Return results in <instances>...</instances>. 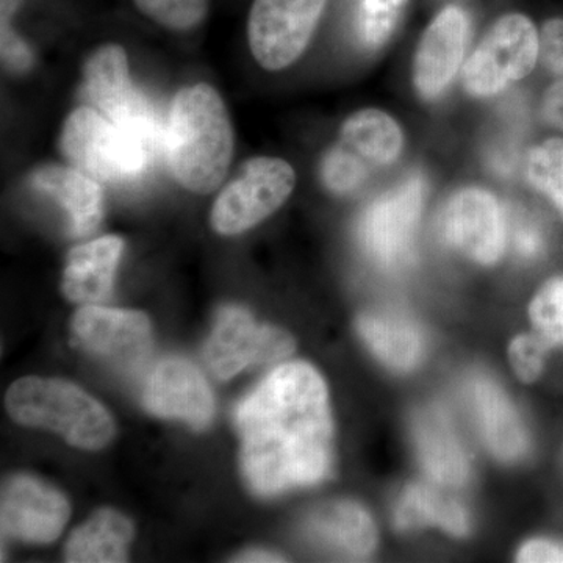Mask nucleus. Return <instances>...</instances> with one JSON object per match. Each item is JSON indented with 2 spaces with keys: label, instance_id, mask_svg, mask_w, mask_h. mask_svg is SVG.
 Here are the masks:
<instances>
[{
  "label": "nucleus",
  "instance_id": "obj_16",
  "mask_svg": "<svg viewBox=\"0 0 563 563\" xmlns=\"http://www.w3.org/2000/svg\"><path fill=\"white\" fill-rule=\"evenodd\" d=\"M31 181L36 190L60 203L74 236L96 231L103 214V192L98 180L69 166L43 165L32 173Z\"/></svg>",
  "mask_w": 563,
  "mask_h": 563
},
{
  "label": "nucleus",
  "instance_id": "obj_33",
  "mask_svg": "<svg viewBox=\"0 0 563 563\" xmlns=\"http://www.w3.org/2000/svg\"><path fill=\"white\" fill-rule=\"evenodd\" d=\"M542 114L548 124L563 132V79L555 81L544 92Z\"/></svg>",
  "mask_w": 563,
  "mask_h": 563
},
{
  "label": "nucleus",
  "instance_id": "obj_29",
  "mask_svg": "<svg viewBox=\"0 0 563 563\" xmlns=\"http://www.w3.org/2000/svg\"><path fill=\"white\" fill-rule=\"evenodd\" d=\"M531 320L550 343H563V279L544 284L531 303Z\"/></svg>",
  "mask_w": 563,
  "mask_h": 563
},
{
  "label": "nucleus",
  "instance_id": "obj_24",
  "mask_svg": "<svg viewBox=\"0 0 563 563\" xmlns=\"http://www.w3.org/2000/svg\"><path fill=\"white\" fill-rule=\"evenodd\" d=\"M395 523L401 531L437 525L454 536H465L470 529L468 515L461 504L422 484L412 485L404 493Z\"/></svg>",
  "mask_w": 563,
  "mask_h": 563
},
{
  "label": "nucleus",
  "instance_id": "obj_6",
  "mask_svg": "<svg viewBox=\"0 0 563 563\" xmlns=\"http://www.w3.org/2000/svg\"><path fill=\"white\" fill-rule=\"evenodd\" d=\"M296 185L290 163L255 157L244 163L213 203L211 228L221 235H239L282 207Z\"/></svg>",
  "mask_w": 563,
  "mask_h": 563
},
{
  "label": "nucleus",
  "instance_id": "obj_21",
  "mask_svg": "<svg viewBox=\"0 0 563 563\" xmlns=\"http://www.w3.org/2000/svg\"><path fill=\"white\" fill-rule=\"evenodd\" d=\"M133 526L113 509L98 510L70 536L66 561L74 563H114L128 561Z\"/></svg>",
  "mask_w": 563,
  "mask_h": 563
},
{
  "label": "nucleus",
  "instance_id": "obj_34",
  "mask_svg": "<svg viewBox=\"0 0 563 563\" xmlns=\"http://www.w3.org/2000/svg\"><path fill=\"white\" fill-rule=\"evenodd\" d=\"M520 562H563V548L559 544L536 540L526 543L518 554Z\"/></svg>",
  "mask_w": 563,
  "mask_h": 563
},
{
  "label": "nucleus",
  "instance_id": "obj_1",
  "mask_svg": "<svg viewBox=\"0 0 563 563\" xmlns=\"http://www.w3.org/2000/svg\"><path fill=\"white\" fill-rule=\"evenodd\" d=\"M242 470L251 490L274 496L325 479L332 466L328 387L313 366L269 373L236 407Z\"/></svg>",
  "mask_w": 563,
  "mask_h": 563
},
{
  "label": "nucleus",
  "instance_id": "obj_12",
  "mask_svg": "<svg viewBox=\"0 0 563 563\" xmlns=\"http://www.w3.org/2000/svg\"><path fill=\"white\" fill-rule=\"evenodd\" d=\"M424 198V180L417 176L402 181L369 206L362 220L361 236L374 261L383 266H396L407 261Z\"/></svg>",
  "mask_w": 563,
  "mask_h": 563
},
{
  "label": "nucleus",
  "instance_id": "obj_8",
  "mask_svg": "<svg viewBox=\"0 0 563 563\" xmlns=\"http://www.w3.org/2000/svg\"><path fill=\"white\" fill-rule=\"evenodd\" d=\"M84 90L114 124L143 136L152 147L161 140V124L143 95L133 87L128 54L118 44H106L84 66Z\"/></svg>",
  "mask_w": 563,
  "mask_h": 563
},
{
  "label": "nucleus",
  "instance_id": "obj_31",
  "mask_svg": "<svg viewBox=\"0 0 563 563\" xmlns=\"http://www.w3.org/2000/svg\"><path fill=\"white\" fill-rule=\"evenodd\" d=\"M0 47L2 62L14 73H25L31 69L33 55L31 47L11 29V18H0Z\"/></svg>",
  "mask_w": 563,
  "mask_h": 563
},
{
  "label": "nucleus",
  "instance_id": "obj_19",
  "mask_svg": "<svg viewBox=\"0 0 563 563\" xmlns=\"http://www.w3.org/2000/svg\"><path fill=\"white\" fill-rule=\"evenodd\" d=\"M470 398L493 454L507 462L523 457L529 448L528 433L506 393L488 377L477 376L470 383Z\"/></svg>",
  "mask_w": 563,
  "mask_h": 563
},
{
  "label": "nucleus",
  "instance_id": "obj_27",
  "mask_svg": "<svg viewBox=\"0 0 563 563\" xmlns=\"http://www.w3.org/2000/svg\"><path fill=\"white\" fill-rule=\"evenodd\" d=\"M136 9L169 31L184 32L201 24L209 0H133Z\"/></svg>",
  "mask_w": 563,
  "mask_h": 563
},
{
  "label": "nucleus",
  "instance_id": "obj_11",
  "mask_svg": "<svg viewBox=\"0 0 563 563\" xmlns=\"http://www.w3.org/2000/svg\"><path fill=\"white\" fill-rule=\"evenodd\" d=\"M73 332L85 351L122 372L140 369L151 355V322L141 312L87 306L74 314Z\"/></svg>",
  "mask_w": 563,
  "mask_h": 563
},
{
  "label": "nucleus",
  "instance_id": "obj_37",
  "mask_svg": "<svg viewBox=\"0 0 563 563\" xmlns=\"http://www.w3.org/2000/svg\"><path fill=\"white\" fill-rule=\"evenodd\" d=\"M21 0H0V18H11L20 10Z\"/></svg>",
  "mask_w": 563,
  "mask_h": 563
},
{
  "label": "nucleus",
  "instance_id": "obj_3",
  "mask_svg": "<svg viewBox=\"0 0 563 563\" xmlns=\"http://www.w3.org/2000/svg\"><path fill=\"white\" fill-rule=\"evenodd\" d=\"M7 409L18 422L46 428L81 450H101L114 435V422L101 402L62 379L24 377L7 393Z\"/></svg>",
  "mask_w": 563,
  "mask_h": 563
},
{
  "label": "nucleus",
  "instance_id": "obj_7",
  "mask_svg": "<svg viewBox=\"0 0 563 563\" xmlns=\"http://www.w3.org/2000/svg\"><path fill=\"white\" fill-rule=\"evenodd\" d=\"M328 0H254L247 20L252 55L262 68H288L303 54Z\"/></svg>",
  "mask_w": 563,
  "mask_h": 563
},
{
  "label": "nucleus",
  "instance_id": "obj_28",
  "mask_svg": "<svg viewBox=\"0 0 563 563\" xmlns=\"http://www.w3.org/2000/svg\"><path fill=\"white\" fill-rule=\"evenodd\" d=\"M407 0H363L358 11L362 43L377 49L390 38Z\"/></svg>",
  "mask_w": 563,
  "mask_h": 563
},
{
  "label": "nucleus",
  "instance_id": "obj_25",
  "mask_svg": "<svg viewBox=\"0 0 563 563\" xmlns=\"http://www.w3.org/2000/svg\"><path fill=\"white\" fill-rule=\"evenodd\" d=\"M526 176L563 217V140L551 139L532 147L526 161Z\"/></svg>",
  "mask_w": 563,
  "mask_h": 563
},
{
  "label": "nucleus",
  "instance_id": "obj_22",
  "mask_svg": "<svg viewBox=\"0 0 563 563\" xmlns=\"http://www.w3.org/2000/svg\"><path fill=\"white\" fill-rule=\"evenodd\" d=\"M358 332L374 354L391 368L407 372L422 355V336L417 325L399 314L368 313L357 322Z\"/></svg>",
  "mask_w": 563,
  "mask_h": 563
},
{
  "label": "nucleus",
  "instance_id": "obj_32",
  "mask_svg": "<svg viewBox=\"0 0 563 563\" xmlns=\"http://www.w3.org/2000/svg\"><path fill=\"white\" fill-rule=\"evenodd\" d=\"M540 60L558 76H563V20L544 22L540 31Z\"/></svg>",
  "mask_w": 563,
  "mask_h": 563
},
{
  "label": "nucleus",
  "instance_id": "obj_30",
  "mask_svg": "<svg viewBox=\"0 0 563 563\" xmlns=\"http://www.w3.org/2000/svg\"><path fill=\"white\" fill-rule=\"evenodd\" d=\"M544 346L533 336H517L510 344L509 358L515 373L525 383H533L543 368Z\"/></svg>",
  "mask_w": 563,
  "mask_h": 563
},
{
  "label": "nucleus",
  "instance_id": "obj_18",
  "mask_svg": "<svg viewBox=\"0 0 563 563\" xmlns=\"http://www.w3.org/2000/svg\"><path fill=\"white\" fill-rule=\"evenodd\" d=\"M413 439L422 466L433 483L461 487L468 481V455L442 410L431 407L418 413Z\"/></svg>",
  "mask_w": 563,
  "mask_h": 563
},
{
  "label": "nucleus",
  "instance_id": "obj_17",
  "mask_svg": "<svg viewBox=\"0 0 563 563\" xmlns=\"http://www.w3.org/2000/svg\"><path fill=\"white\" fill-rule=\"evenodd\" d=\"M122 250L124 242L117 235L74 247L63 273L62 290L66 299L77 303L106 301L113 290Z\"/></svg>",
  "mask_w": 563,
  "mask_h": 563
},
{
  "label": "nucleus",
  "instance_id": "obj_23",
  "mask_svg": "<svg viewBox=\"0 0 563 563\" xmlns=\"http://www.w3.org/2000/svg\"><path fill=\"white\" fill-rule=\"evenodd\" d=\"M342 143L357 152L373 166H388L398 161L404 135L390 114L376 109L352 113L342 125Z\"/></svg>",
  "mask_w": 563,
  "mask_h": 563
},
{
  "label": "nucleus",
  "instance_id": "obj_9",
  "mask_svg": "<svg viewBox=\"0 0 563 563\" xmlns=\"http://www.w3.org/2000/svg\"><path fill=\"white\" fill-rule=\"evenodd\" d=\"M295 351L290 333L258 324L247 310L228 306L218 313L206 346V361L218 379L228 380L250 366L280 361Z\"/></svg>",
  "mask_w": 563,
  "mask_h": 563
},
{
  "label": "nucleus",
  "instance_id": "obj_35",
  "mask_svg": "<svg viewBox=\"0 0 563 563\" xmlns=\"http://www.w3.org/2000/svg\"><path fill=\"white\" fill-rule=\"evenodd\" d=\"M515 246L523 257H536L542 251V235L533 225H521L515 235Z\"/></svg>",
  "mask_w": 563,
  "mask_h": 563
},
{
  "label": "nucleus",
  "instance_id": "obj_26",
  "mask_svg": "<svg viewBox=\"0 0 563 563\" xmlns=\"http://www.w3.org/2000/svg\"><path fill=\"white\" fill-rule=\"evenodd\" d=\"M368 163L357 152L340 143L324 155L321 162V180L335 195L357 190L368 177Z\"/></svg>",
  "mask_w": 563,
  "mask_h": 563
},
{
  "label": "nucleus",
  "instance_id": "obj_14",
  "mask_svg": "<svg viewBox=\"0 0 563 563\" xmlns=\"http://www.w3.org/2000/svg\"><path fill=\"white\" fill-rule=\"evenodd\" d=\"M468 16L446 7L422 33L413 62V84L424 101L442 96L461 69L468 40Z\"/></svg>",
  "mask_w": 563,
  "mask_h": 563
},
{
  "label": "nucleus",
  "instance_id": "obj_10",
  "mask_svg": "<svg viewBox=\"0 0 563 563\" xmlns=\"http://www.w3.org/2000/svg\"><path fill=\"white\" fill-rule=\"evenodd\" d=\"M443 242L481 265H493L506 247L501 203L479 187L462 188L444 203L439 217Z\"/></svg>",
  "mask_w": 563,
  "mask_h": 563
},
{
  "label": "nucleus",
  "instance_id": "obj_2",
  "mask_svg": "<svg viewBox=\"0 0 563 563\" xmlns=\"http://www.w3.org/2000/svg\"><path fill=\"white\" fill-rule=\"evenodd\" d=\"M169 169L181 187L209 195L222 184L233 155V131L225 103L207 84L181 88L166 128Z\"/></svg>",
  "mask_w": 563,
  "mask_h": 563
},
{
  "label": "nucleus",
  "instance_id": "obj_13",
  "mask_svg": "<svg viewBox=\"0 0 563 563\" xmlns=\"http://www.w3.org/2000/svg\"><path fill=\"white\" fill-rule=\"evenodd\" d=\"M69 503L51 485L31 476L11 477L2 488V531L24 542L49 543L60 536Z\"/></svg>",
  "mask_w": 563,
  "mask_h": 563
},
{
  "label": "nucleus",
  "instance_id": "obj_36",
  "mask_svg": "<svg viewBox=\"0 0 563 563\" xmlns=\"http://www.w3.org/2000/svg\"><path fill=\"white\" fill-rule=\"evenodd\" d=\"M239 562H284L280 555L268 553V551H250L236 559Z\"/></svg>",
  "mask_w": 563,
  "mask_h": 563
},
{
  "label": "nucleus",
  "instance_id": "obj_4",
  "mask_svg": "<svg viewBox=\"0 0 563 563\" xmlns=\"http://www.w3.org/2000/svg\"><path fill=\"white\" fill-rule=\"evenodd\" d=\"M60 150L74 168L103 184H129L146 172L152 146L143 136L80 107L66 118Z\"/></svg>",
  "mask_w": 563,
  "mask_h": 563
},
{
  "label": "nucleus",
  "instance_id": "obj_15",
  "mask_svg": "<svg viewBox=\"0 0 563 563\" xmlns=\"http://www.w3.org/2000/svg\"><path fill=\"white\" fill-rule=\"evenodd\" d=\"M152 415L203 429L213 418L214 401L201 372L181 358H166L152 369L143 395Z\"/></svg>",
  "mask_w": 563,
  "mask_h": 563
},
{
  "label": "nucleus",
  "instance_id": "obj_20",
  "mask_svg": "<svg viewBox=\"0 0 563 563\" xmlns=\"http://www.w3.org/2000/svg\"><path fill=\"white\" fill-rule=\"evenodd\" d=\"M309 531L321 544L346 558L361 559L372 554L377 542L372 517L357 504H325L310 517Z\"/></svg>",
  "mask_w": 563,
  "mask_h": 563
},
{
  "label": "nucleus",
  "instance_id": "obj_5",
  "mask_svg": "<svg viewBox=\"0 0 563 563\" xmlns=\"http://www.w3.org/2000/svg\"><path fill=\"white\" fill-rule=\"evenodd\" d=\"M539 58L536 25L525 14H506L485 33L463 66V88L474 98H492L528 77Z\"/></svg>",
  "mask_w": 563,
  "mask_h": 563
}]
</instances>
